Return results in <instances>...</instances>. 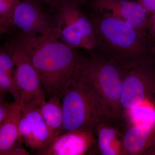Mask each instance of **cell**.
<instances>
[{"mask_svg":"<svg viewBox=\"0 0 155 155\" xmlns=\"http://www.w3.org/2000/svg\"><path fill=\"white\" fill-rule=\"evenodd\" d=\"M10 28L0 23V35L8 33L10 31Z\"/></svg>","mask_w":155,"mask_h":155,"instance_id":"obj_22","label":"cell"},{"mask_svg":"<svg viewBox=\"0 0 155 155\" xmlns=\"http://www.w3.org/2000/svg\"><path fill=\"white\" fill-rule=\"evenodd\" d=\"M95 143V138L93 130L67 131L56 137L49 145L38 155H88Z\"/></svg>","mask_w":155,"mask_h":155,"instance_id":"obj_12","label":"cell"},{"mask_svg":"<svg viewBox=\"0 0 155 155\" xmlns=\"http://www.w3.org/2000/svg\"><path fill=\"white\" fill-rule=\"evenodd\" d=\"M145 155H155V143L152 147L146 152L144 154Z\"/></svg>","mask_w":155,"mask_h":155,"instance_id":"obj_23","label":"cell"},{"mask_svg":"<svg viewBox=\"0 0 155 155\" xmlns=\"http://www.w3.org/2000/svg\"><path fill=\"white\" fill-rule=\"evenodd\" d=\"M154 97L155 62L143 63L126 70L120 99L122 115Z\"/></svg>","mask_w":155,"mask_h":155,"instance_id":"obj_6","label":"cell"},{"mask_svg":"<svg viewBox=\"0 0 155 155\" xmlns=\"http://www.w3.org/2000/svg\"><path fill=\"white\" fill-rule=\"evenodd\" d=\"M3 94H5L3 93L1 91H0V95H1Z\"/></svg>","mask_w":155,"mask_h":155,"instance_id":"obj_24","label":"cell"},{"mask_svg":"<svg viewBox=\"0 0 155 155\" xmlns=\"http://www.w3.org/2000/svg\"><path fill=\"white\" fill-rule=\"evenodd\" d=\"M62 103L63 133L78 130L93 131L101 121L114 116L82 72L65 93Z\"/></svg>","mask_w":155,"mask_h":155,"instance_id":"obj_3","label":"cell"},{"mask_svg":"<svg viewBox=\"0 0 155 155\" xmlns=\"http://www.w3.org/2000/svg\"><path fill=\"white\" fill-rule=\"evenodd\" d=\"M90 10L127 22L147 36L150 13L135 0H89Z\"/></svg>","mask_w":155,"mask_h":155,"instance_id":"obj_8","label":"cell"},{"mask_svg":"<svg viewBox=\"0 0 155 155\" xmlns=\"http://www.w3.org/2000/svg\"><path fill=\"white\" fill-rule=\"evenodd\" d=\"M86 14L94 35L92 51L126 70L143 63L155 62L153 45L132 25L90 10Z\"/></svg>","mask_w":155,"mask_h":155,"instance_id":"obj_2","label":"cell"},{"mask_svg":"<svg viewBox=\"0 0 155 155\" xmlns=\"http://www.w3.org/2000/svg\"><path fill=\"white\" fill-rule=\"evenodd\" d=\"M54 33L58 39L76 49L91 51L94 48L93 29L88 16L80 4L72 1L60 3L57 7Z\"/></svg>","mask_w":155,"mask_h":155,"instance_id":"obj_5","label":"cell"},{"mask_svg":"<svg viewBox=\"0 0 155 155\" xmlns=\"http://www.w3.org/2000/svg\"><path fill=\"white\" fill-rule=\"evenodd\" d=\"M21 104L11 103L8 116L0 126V155H28L19 140L18 125Z\"/></svg>","mask_w":155,"mask_h":155,"instance_id":"obj_13","label":"cell"},{"mask_svg":"<svg viewBox=\"0 0 155 155\" xmlns=\"http://www.w3.org/2000/svg\"><path fill=\"white\" fill-rule=\"evenodd\" d=\"M125 128L123 119L110 116L103 119L94 129L95 143L88 155H123Z\"/></svg>","mask_w":155,"mask_h":155,"instance_id":"obj_11","label":"cell"},{"mask_svg":"<svg viewBox=\"0 0 155 155\" xmlns=\"http://www.w3.org/2000/svg\"><path fill=\"white\" fill-rule=\"evenodd\" d=\"M7 48L14 64V76L20 95V104L34 103L39 105L46 100L37 71L30 58L17 39L10 42Z\"/></svg>","mask_w":155,"mask_h":155,"instance_id":"obj_7","label":"cell"},{"mask_svg":"<svg viewBox=\"0 0 155 155\" xmlns=\"http://www.w3.org/2000/svg\"><path fill=\"white\" fill-rule=\"evenodd\" d=\"M11 27L20 35L35 37L54 32V22L35 0H21L13 11Z\"/></svg>","mask_w":155,"mask_h":155,"instance_id":"obj_10","label":"cell"},{"mask_svg":"<svg viewBox=\"0 0 155 155\" xmlns=\"http://www.w3.org/2000/svg\"><path fill=\"white\" fill-rule=\"evenodd\" d=\"M44 1L48 5L56 8L60 3L66 2V1H72V2H77L80 4H87L89 0H44Z\"/></svg>","mask_w":155,"mask_h":155,"instance_id":"obj_21","label":"cell"},{"mask_svg":"<svg viewBox=\"0 0 155 155\" xmlns=\"http://www.w3.org/2000/svg\"><path fill=\"white\" fill-rule=\"evenodd\" d=\"M21 0H0V23L11 27L13 11Z\"/></svg>","mask_w":155,"mask_h":155,"instance_id":"obj_17","label":"cell"},{"mask_svg":"<svg viewBox=\"0 0 155 155\" xmlns=\"http://www.w3.org/2000/svg\"><path fill=\"white\" fill-rule=\"evenodd\" d=\"M148 38L153 45L155 44V12L151 13L147 30Z\"/></svg>","mask_w":155,"mask_h":155,"instance_id":"obj_18","label":"cell"},{"mask_svg":"<svg viewBox=\"0 0 155 155\" xmlns=\"http://www.w3.org/2000/svg\"><path fill=\"white\" fill-rule=\"evenodd\" d=\"M4 95H0V126L6 119L8 113L10 104L5 100Z\"/></svg>","mask_w":155,"mask_h":155,"instance_id":"obj_19","label":"cell"},{"mask_svg":"<svg viewBox=\"0 0 155 155\" xmlns=\"http://www.w3.org/2000/svg\"><path fill=\"white\" fill-rule=\"evenodd\" d=\"M155 143V126L125 125L122 140L123 155H144Z\"/></svg>","mask_w":155,"mask_h":155,"instance_id":"obj_14","label":"cell"},{"mask_svg":"<svg viewBox=\"0 0 155 155\" xmlns=\"http://www.w3.org/2000/svg\"><path fill=\"white\" fill-rule=\"evenodd\" d=\"M17 40L37 71L46 98L62 99L81 74L85 57L58 39L54 31L35 37L19 35Z\"/></svg>","mask_w":155,"mask_h":155,"instance_id":"obj_1","label":"cell"},{"mask_svg":"<svg viewBox=\"0 0 155 155\" xmlns=\"http://www.w3.org/2000/svg\"><path fill=\"white\" fill-rule=\"evenodd\" d=\"M150 13L155 12V0H135Z\"/></svg>","mask_w":155,"mask_h":155,"instance_id":"obj_20","label":"cell"},{"mask_svg":"<svg viewBox=\"0 0 155 155\" xmlns=\"http://www.w3.org/2000/svg\"><path fill=\"white\" fill-rule=\"evenodd\" d=\"M42 116L54 139L64 132V112L62 99L57 96L44 100L39 105Z\"/></svg>","mask_w":155,"mask_h":155,"instance_id":"obj_15","label":"cell"},{"mask_svg":"<svg viewBox=\"0 0 155 155\" xmlns=\"http://www.w3.org/2000/svg\"><path fill=\"white\" fill-rule=\"evenodd\" d=\"M21 106L18 125L19 140L38 154L49 145L52 137L38 105L31 103L21 104Z\"/></svg>","mask_w":155,"mask_h":155,"instance_id":"obj_9","label":"cell"},{"mask_svg":"<svg viewBox=\"0 0 155 155\" xmlns=\"http://www.w3.org/2000/svg\"><path fill=\"white\" fill-rule=\"evenodd\" d=\"M152 101L126 111L122 115L125 125L146 124L155 126V105Z\"/></svg>","mask_w":155,"mask_h":155,"instance_id":"obj_16","label":"cell"},{"mask_svg":"<svg viewBox=\"0 0 155 155\" xmlns=\"http://www.w3.org/2000/svg\"><path fill=\"white\" fill-rule=\"evenodd\" d=\"M85 57L82 73L115 117L122 119V80L126 69L94 51Z\"/></svg>","mask_w":155,"mask_h":155,"instance_id":"obj_4","label":"cell"}]
</instances>
